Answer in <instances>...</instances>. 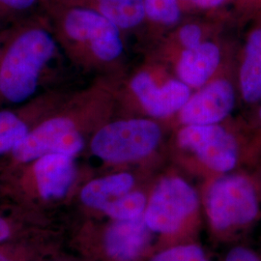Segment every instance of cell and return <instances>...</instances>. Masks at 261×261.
I'll use <instances>...</instances> for the list:
<instances>
[{"instance_id":"30bf717a","label":"cell","mask_w":261,"mask_h":261,"mask_svg":"<svg viewBox=\"0 0 261 261\" xmlns=\"http://www.w3.org/2000/svg\"><path fill=\"white\" fill-rule=\"evenodd\" d=\"M130 88L145 111L154 117H166L181 111L191 95L189 86L181 81H169L158 86L146 73L136 75Z\"/></svg>"},{"instance_id":"cb8c5ba5","label":"cell","mask_w":261,"mask_h":261,"mask_svg":"<svg viewBox=\"0 0 261 261\" xmlns=\"http://www.w3.org/2000/svg\"><path fill=\"white\" fill-rule=\"evenodd\" d=\"M10 235L9 225L0 218V242L6 240Z\"/></svg>"},{"instance_id":"2e32d148","label":"cell","mask_w":261,"mask_h":261,"mask_svg":"<svg viewBox=\"0 0 261 261\" xmlns=\"http://www.w3.org/2000/svg\"><path fill=\"white\" fill-rule=\"evenodd\" d=\"M94 9L119 29L139 25L146 15L143 0H98Z\"/></svg>"},{"instance_id":"d6986e66","label":"cell","mask_w":261,"mask_h":261,"mask_svg":"<svg viewBox=\"0 0 261 261\" xmlns=\"http://www.w3.org/2000/svg\"><path fill=\"white\" fill-rule=\"evenodd\" d=\"M145 14L154 21L163 24H174L180 18L178 0H143Z\"/></svg>"},{"instance_id":"277c9868","label":"cell","mask_w":261,"mask_h":261,"mask_svg":"<svg viewBox=\"0 0 261 261\" xmlns=\"http://www.w3.org/2000/svg\"><path fill=\"white\" fill-rule=\"evenodd\" d=\"M84 147V136L76 115L71 109L58 105L38 122L11 155L18 164H29L53 153L75 158Z\"/></svg>"},{"instance_id":"603a6c76","label":"cell","mask_w":261,"mask_h":261,"mask_svg":"<svg viewBox=\"0 0 261 261\" xmlns=\"http://www.w3.org/2000/svg\"><path fill=\"white\" fill-rule=\"evenodd\" d=\"M196 6L200 7V8H215L220 6L221 4H223L225 0H192Z\"/></svg>"},{"instance_id":"ba28073f","label":"cell","mask_w":261,"mask_h":261,"mask_svg":"<svg viewBox=\"0 0 261 261\" xmlns=\"http://www.w3.org/2000/svg\"><path fill=\"white\" fill-rule=\"evenodd\" d=\"M56 91L17 108L0 109V155L12 152L30 130L59 105Z\"/></svg>"},{"instance_id":"ac0fdd59","label":"cell","mask_w":261,"mask_h":261,"mask_svg":"<svg viewBox=\"0 0 261 261\" xmlns=\"http://www.w3.org/2000/svg\"><path fill=\"white\" fill-rule=\"evenodd\" d=\"M146 197L140 192H132L109 203L103 212L114 221L132 220L144 215Z\"/></svg>"},{"instance_id":"4fadbf2b","label":"cell","mask_w":261,"mask_h":261,"mask_svg":"<svg viewBox=\"0 0 261 261\" xmlns=\"http://www.w3.org/2000/svg\"><path fill=\"white\" fill-rule=\"evenodd\" d=\"M220 50L212 43H200L186 48L178 63V75L184 84L199 87L214 74L220 63Z\"/></svg>"},{"instance_id":"83f0119b","label":"cell","mask_w":261,"mask_h":261,"mask_svg":"<svg viewBox=\"0 0 261 261\" xmlns=\"http://www.w3.org/2000/svg\"><path fill=\"white\" fill-rule=\"evenodd\" d=\"M94 1H95V2H97V1H98V0H94Z\"/></svg>"},{"instance_id":"6da1fadb","label":"cell","mask_w":261,"mask_h":261,"mask_svg":"<svg viewBox=\"0 0 261 261\" xmlns=\"http://www.w3.org/2000/svg\"><path fill=\"white\" fill-rule=\"evenodd\" d=\"M59 50L46 15L5 30L0 43V109L20 107L39 96Z\"/></svg>"},{"instance_id":"7a4b0ae2","label":"cell","mask_w":261,"mask_h":261,"mask_svg":"<svg viewBox=\"0 0 261 261\" xmlns=\"http://www.w3.org/2000/svg\"><path fill=\"white\" fill-rule=\"evenodd\" d=\"M60 47L84 45L102 62H112L123 50L119 28L94 8L48 0L46 13Z\"/></svg>"},{"instance_id":"d4e9b609","label":"cell","mask_w":261,"mask_h":261,"mask_svg":"<svg viewBox=\"0 0 261 261\" xmlns=\"http://www.w3.org/2000/svg\"><path fill=\"white\" fill-rule=\"evenodd\" d=\"M0 261H10L8 258H6L4 255H2L1 253H0Z\"/></svg>"},{"instance_id":"44dd1931","label":"cell","mask_w":261,"mask_h":261,"mask_svg":"<svg viewBox=\"0 0 261 261\" xmlns=\"http://www.w3.org/2000/svg\"><path fill=\"white\" fill-rule=\"evenodd\" d=\"M179 38L186 48H192L200 44L201 29L194 23H189L180 29Z\"/></svg>"},{"instance_id":"8992f818","label":"cell","mask_w":261,"mask_h":261,"mask_svg":"<svg viewBox=\"0 0 261 261\" xmlns=\"http://www.w3.org/2000/svg\"><path fill=\"white\" fill-rule=\"evenodd\" d=\"M197 205V194L186 181L179 177L164 178L154 189L143 217L151 231L173 233Z\"/></svg>"},{"instance_id":"7402d4cb","label":"cell","mask_w":261,"mask_h":261,"mask_svg":"<svg viewBox=\"0 0 261 261\" xmlns=\"http://www.w3.org/2000/svg\"><path fill=\"white\" fill-rule=\"evenodd\" d=\"M224 261H261V256L252 249L239 246L228 252Z\"/></svg>"},{"instance_id":"52a82bcc","label":"cell","mask_w":261,"mask_h":261,"mask_svg":"<svg viewBox=\"0 0 261 261\" xmlns=\"http://www.w3.org/2000/svg\"><path fill=\"white\" fill-rule=\"evenodd\" d=\"M181 147L193 151L208 168L219 172L232 170L239 148L233 136L218 125H190L178 134Z\"/></svg>"},{"instance_id":"9a60e30c","label":"cell","mask_w":261,"mask_h":261,"mask_svg":"<svg viewBox=\"0 0 261 261\" xmlns=\"http://www.w3.org/2000/svg\"><path fill=\"white\" fill-rule=\"evenodd\" d=\"M240 87L246 102L261 99V29L250 35L240 70Z\"/></svg>"},{"instance_id":"8fae6325","label":"cell","mask_w":261,"mask_h":261,"mask_svg":"<svg viewBox=\"0 0 261 261\" xmlns=\"http://www.w3.org/2000/svg\"><path fill=\"white\" fill-rule=\"evenodd\" d=\"M31 163L38 193L44 199H58L68 194L76 175L74 157L53 153Z\"/></svg>"},{"instance_id":"5bb4252c","label":"cell","mask_w":261,"mask_h":261,"mask_svg":"<svg viewBox=\"0 0 261 261\" xmlns=\"http://www.w3.org/2000/svg\"><path fill=\"white\" fill-rule=\"evenodd\" d=\"M134 184L135 179L127 172L97 178L84 187L81 199L85 205L103 211L109 203L130 193Z\"/></svg>"},{"instance_id":"7c38bea8","label":"cell","mask_w":261,"mask_h":261,"mask_svg":"<svg viewBox=\"0 0 261 261\" xmlns=\"http://www.w3.org/2000/svg\"><path fill=\"white\" fill-rule=\"evenodd\" d=\"M150 229L141 216L132 220L114 221L105 233V249L116 261H135L146 249Z\"/></svg>"},{"instance_id":"ffe728a7","label":"cell","mask_w":261,"mask_h":261,"mask_svg":"<svg viewBox=\"0 0 261 261\" xmlns=\"http://www.w3.org/2000/svg\"><path fill=\"white\" fill-rule=\"evenodd\" d=\"M150 261H210L203 250L196 245H184L168 249L152 257Z\"/></svg>"},{"instance_id":"3957f363","label":"cell","mask_w":261,"mask_h":261,"mask_svg":"<svg viewBox=\"0 0 261 261\" xmlns=\"http://www.w3.org/2000/svg\"><path fill=\"white\" fill-rule=\"evenodd\" d=\"M206 208L215 229L241 230L258 220L260 195L251 178L241 174L225 175L210 187Z\"/></svg>"},{"instance_id":"4316f807","label":"cell","mask_w":261,"mask_h":261,"mask_svg":"<svg viewBox=\"0 0 261 261\" xmlns=\"http://www.w3.org/2000/svg\"><path fill=\"white\" fill-rule=\"evenodd\" d=\"M259 116H260V119H261V109H260V111H259Z\"/></svg>"},{"instance_id":"e0dca14e","label":"cell","mask_w":261,"mask_h":261,"mask_svg":"<svg viewBox=\"0 0 261 261\" xmlns=\"http://www.w3.org/2000/svg\"><path fill=\"white\" fill-rule=\"evenodd\" d=\"M48 0H0V32L19 22L45 15Z\"/></svg>"},{"instance_id":"9c48e42d","label":"cell","mask_w":261,"mask_h":261,"mask_svg":"<svg viewBox=\"0 0 261 261\" xmlns=\"http://www.w3.org/2000/svg\"><path fill=\"white\" fill-rule=\"evenodd\" d=\"M234 103L232 85L224 80L215 81L190 97L181 110L180 117L187 126L214 125L230 113Z\"/></svg>"},{"instance_id":"5b68a950","label":"cell","mask_w":261,"mask_h":261,"mask_svg":"<svg viewBox=\"0 0 261 261\" xmlns=\"http://www.w3.org/2000/svg\"><path fill=\"white\" fill-rule=\"evenodd\" d=\"M161 130L155 122L130 119L111 122L95 133L90 143L94 155L111 164L148 156L158 145Z\"/></svg>"},{"instance_id":"484cf974","label":"cell","mask_w":261,"mask_h":261,"mask_svg":"<svg viewBox=\"0 0 261 261\" xmlns=\"http://www.w3.org/2000/svg\"><path fill=\"white\" fill-rule=\"evenodd\" d=\"M4 32V31H3ZM3 32H0V43H1V40H2V35H3Z\"/></svg>"}]
</instances>
